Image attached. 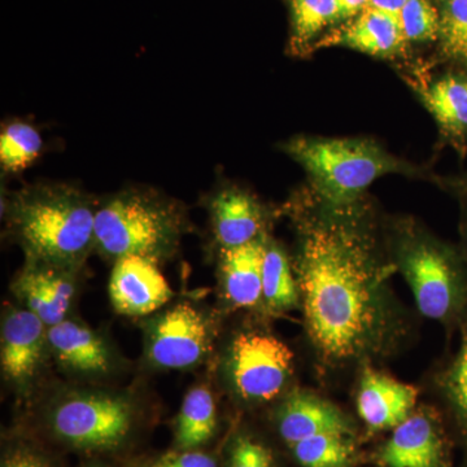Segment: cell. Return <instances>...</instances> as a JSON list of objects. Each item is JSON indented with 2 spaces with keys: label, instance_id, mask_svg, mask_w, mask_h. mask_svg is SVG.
Wrapping results in <instances>:
<instances>
[{
  "label": "cell",
  "instance_id": "cell-1",
  "mask_svg": "<svg viewBox=\"0 0 467 467\" xmlns=\"http://www.w3.org/2000/svg\"><path fill=\"white\" fill-rule=\"evenodd\" d=\"M339 209L304 226L297 284L306 331L330 364H349L382 352L395 337L389 269L370 236Z\"/></svg>",
  "mask_w": 467,
  "mask_h": 467
},
{
  "label": "cell",
  "instance_id": "cell-2",
  "mask_svg": "<svg viewBox=\"0 0 467 467\" xmlns=\"http://www.w3.org/2000/svg\"><path fill=\"white\" fill-rule=\"evenodd\" d=\"M91 199L67 184H38L15 193L8 221L30 263L76 272L95 247Z\"/></svg>",
  "mask_w": 467,
  "mask_h": 467
},
{
  "label": "cell",
  "instance_id": "cell-3",
  "mask_svg": "<svg viewBox=\"0 0 467 467\" xmlns=\"http://www.w3.org/2000/svg\"><path fill=\"white\" fill-rule=\"evenodd\" d=\"M184 227L174 202L150 192L117 193L97 209L95 247L115 261L140 256L159 263L177 250Z\"/></svg>",
  "mask_w": 467,
  "mask_h": 467
},
{
  "label": "cell",
  "instance_id": "cell-4",
  "mask_svg": "<svg viewBox=\"0 0 467 467\" xmlns=\"http://www.w3.org/2000/svg\"><path fill=\"white\" fill-rule=\"evenodd\" d=\"M285 150L333 209H348L378 178L402 171L400 161L367 140L300 137Z\"/></svg>",
  "mask_w": 467,
  "mask_h": 467
},
{
  "label": "cell",
  "instance_id": "cell-5",
  "mask_svg": "<svg viewBox=\"0 0 467 467\" xmlns=\"http://www.w3.org/2000/svg\"><path fill=\"white\" fill-rule=\"evenodd\" d=\"M399 267L420 315L451 324L467 309V264L450 245L431 236L411 235L399 248Z\"/></svg>",
  "mask_w": 467,
  "mask_h": 467
},
{
  "label": "cell",
  "instance_id": "cell-6",
  "mask_svg": "<svg viewBox=\"0 0 467 467\" xmlns=\"http://www.w3.org/2000/svg\"><path fill=\"white\" fill-rule=\"evenodd\" d=\"M130 396L109 391L67 393L52 408L50 426L58 441L76 450L110 451L121 447L135 426Z\"/></svg>",
  "mask_w": 467,
  "mask_h": 467
},
{
  "label": "cell",
  "instance_id": "cell-7",
  "mask_svg": "<svg viewBox=\"0 0 467 467\" xmlns=\"http://www.w3.org/2000/svg\"><path fill=\"white\" fill-rule=\"evenodd\" d=\"M292 368L291 349L273 335H236L227 350V378L234 392L245 401L275 399L287 386Z\"/></svg>",
  "mask_w": 467,
  "mask_h": 467
},
{
  "label": "cell",
  "instance_id": "cell-8",
  "mask_svg": "<svg viewBox=\"0 0 467 467\" xmlns=\"http://www.w3.org/2000/svg\"><path fill=\"white\" fill-rule=\"evenodd\" d=\"M213 327L205 313L181 303L152 322L147 337V358L160 368H189L207 358Z\"/></svg>",
  "mask_w": 467,
  "mask_h": 467
},
{
  "label": "cell",
  "instance_id": "cell-9",
  "mask_svg": "<svg viewBox=\"0 0 467 467\" xmlns=\"http://www.w3.org/2000/svg\"><path fill=\"white\" fill-rule=\"evenodd\" d=\"M48 347V327L26 308L8 309L0 334V367L5 380L17 387L32 382Z\"/></svg>",
  "mask_w": 467,
  "mask_h": 467
},
{
  "label": "cell",
  "instance_id": "cell-10",
  "mask_svg": "<svg viewBox=\"0 0 467 467\" xmlns=\"http://www.w3.org/2000/svg\"><path fill=\"white\" fill-rule=\"evenodd\" d=\"M109 296L119 315L140 317L164 306L173 296L158 263L140 256L116 260L109 281Z\"/></svg>",
  "mask_w": 467,
  "mask_h": 467
},
{
  "label": "cell",
  "instance_id": "cell-11",
  "mask_svg": "<svg viewBox=\"0 0 467 467\" xmlns=\"http://www.w3.org/2000/svg\"><path fill=\"white\" fill-rule=\"evenodd\" d=\"M75 272L45 264L30 263L21 270L12 290L26 308L51 327L67 319L75 299Z\"/></svg>",
  "mask_w": 467,
  "mask_h": 467
},
{
  "label": "cell",
  "instance_id": "cell-12",
  "mask_svg": "<svg viewBox=\"0 0 467 467\" xmlns=\"http://www.w3.org/2000/svg\"><path fill=\"white\" fill-rule=\"evenodd\" d=\"M279 434L288 445L322 434L352 436L348 417L330 401L308 391H294L276 411Z\"/></svg>",
  "mask_w": 467,
  "mask_h": 467
},
{
  "label": "cell",
  "instance_id": "cell-13",
  "mask_svg": "<svg viewBox=\"0 0 467 467\" xmlns=\"http://www.w3.org/2000/svg\"><path fill=\"white\" fill-rule=\"evenodd\" d=\"M417 398L416 387L368 368L359 382L358 416L374 431L395 429L413 414Z\"/></svg>",
  "mask_w": 467,
  "mask_h": 467
},
{
  "label": "cell",
  "instance_id": "cell-14",
  "mask_svg": "<svg viewBox=\"0 0 467 467\" xmlns=\"http://www.w3.org/2000/svg\"><path fill=\"white\" fill-rule=\"evenodd\" d=\"M380 461L386 467H445V444L434 418L411 414L395 427Z\"/></svg>",
  "mask_w": 467,
  "mask_h": 467
},
{
  "label": "cell",
  "instance_id": "cell-15",
  "mask_svg": "<svg viewBox=\"0 0 467 467\" xmlns=\"http://www.w3.org/2000/svg\"><path fill=\"white\" fill-rule=\"evenodd\" d=\"M48 348L61 367L81 376H106L113 368V355L106 340L70 319L48 327Z\"/></svg>",
  "mask_w": 467,
  "mask_h": 467
},
{
  "label": "cell",
  "instance_id": "cell-16",
  "mask_svg": "<svg viewBox=\"0 0 467 467\" xmlns=\"http://www.w3.org/2000/svg\"><path fill=\"white\" fill-rule=\"evenodd\" d=\"M265 236L239 247L221 248V276L226 299L238 308H251L263 300Z\"/></svg>",
  "mask_w": 467,
  "mask_h": 467
},
{
  "label": "cell",
  "instance_id": "cell-17",
  "mask_svg": "<svg viewBox=\"0 0 467 467\" xmlns=\"http://www.w3.org/2000/svg\"><path fill=\"white\" fill-rule=\"evenodd\" d=\"M212 220L221 248L239 247L260 238L263 213L256 201L238 189H226L212 202Z\"/></svg>",
  "mask_w": 467,
  "mask_h": 467
},
{
  "label": "cell",
  "instance_id": "cell-18",
  "mask_svg": "<svg viewBox=\"0 0 467 467\" xmlns=\"http://www.w3.org/2000/svg\"><path fill=\"white\" fill-rule=\"evenodd\" d=\"M423 104L457 150L467 147V75L448 73L420 90Z\"/></svg>",
  "mask_w": 467,
  "mask_h": 467
},
{
  "label": "cell",
  "instance_id": "cell-19",
  "mask_svg": "<svg viewBox=\"0 0 467 467\" xmlns=\"http://www.w3.org/2000/svg\"><path fill=\"white\" fill-rule=\"evenodd\" d=\"M331 41L378 57L401 54L407 45L398 21L371 8H365Z\"/></svg>",
  "mask_w": 467,
  "mask_h": 467
},
{
  "label": "cell",
  "instance_id": "cell-20",
  "mask_svg": "<svg viewBox=\"0 0 467 467\" xmlns=\"http://www.w3.org/2000/svg\"><path fill=\"white\" fill-rule=\"evenodd\" d=\"M217 429V407L213 393L205 386L193 387L184 396L175 425V445L180 451L196 450L207 444Z\"/></svg>",
  "mask_w": 467,
  "mask_h": 467
},
{
  "label": "cell",
  "instance_id": "cell-21",
  "mask_svg": "<svg viewBox=\"0 0 467 467\" xmlns=\"http://www.w3.org/2000/svg\"><path fill=\"white\" fill-rule=\"evenodd\" d=\"M263 300L275 312H285L299 306V284L292 273L290 261L275 244H266L263 269Z\"/></svg>",
  "mask_w": 467,
  "mask_h": 467
},
{
  "label": "cell",
  "instance_id": "cell-22",
  "mask_svg": "<svg viewBox=\"0 0 467 467\" xmlns=\"http://www.w3.org/2000/svg\"><path fill=\"white\" fill-rule=\"evenodd\" d=\"M352 436L322 434L291 445L303 467H349L355 459Z\"/></svg>",
  "mask_w": 467,
  "mask_h": 467
},
{
  "label": "cell",
  "instance_id": "cell-23",
  "mask_svg": "<svg viewBox=\"0 0 467 467\" xmlns=\"http://www.w3.org/2000/svg\"><path fill=\"white\" fill-rule=\"evenodd\" d=\"M43 147L42 138L32 125L14 122L0 135V165L8 173L24 171L36 161Z\"/></svg>",
  "mask_w": 467,
  "mask_h": 467
},
{
  "label": "cell",
  "instance_id": "cell-24",
  "mask_svg": "<svg viewBox=\"0 0 467 467\" xmlns=\"http://www.w3.org/2000/svg\"><path fill=\"white\" fill-rule=\"evenodd\" d=\"M292 43L312 41L326 26L340 20L337 0H292Z\"/></svg>",
  "mask_w": 467,
  "mask_h": 467
},
{
  "label": "cell",
  "instance_id": "cell-25",
  "mask_svg": "<svg viewBox=\"0 0 467 467\" xmlns=\"http://www.w3.org/2000/svg\"><path fill=\"white\" fill-rule=\"evenodd\" d=\"M442 52L467 67V0H447L441 14Z\"/></svg>",
  "mask_w": 467,
  "mask_h": 467
},
{
  "label": "cell",
  "instance_id": "cell-26",
  "mask_svg": "<svg viewBox=\"0 0 467 467\" xmlns=\"http://www.w3.org/2000/svg\"><path fill=\"white\" fill-rule=\"evenodd\" d=\"M399 26L407 42L439 39L441 14L430 0H408L399 16Z\"/></svg>",
  "mask_w": 467,
  "mask_h": 467
},
{
  "label": "cell",
  "instance_id": "cell-27",
  "mask_svg": "<svg viewBox=\"0 0 467 467\" xmlns=\"http://www.w3.org/2000/svg\"><path fill=\"white\" fill-rule=\"evenodd\" d=\"M444 389L451 407L467 425V326L459 352L445 374Z\"/></svg>",
  "mask_w": 467,
  "mask_h": 467
},
{
  "label": "cell",
  "instance_id": "cell-28",
  "mask_svg": "<svg viewBox=\"0 0 467 467\" xmlns=\"http://www.w3.org/2000/svg\"><path fill=\"white\" fill-rule=\"evenodd\" d=\"M229 467H275L272 451L263 442L248 435L234 441L230 450Z\"/></svg>",
  "mask_w": 467,
  "mask_h": 467
},
{
  "label": "cell",
  "instance_id": "cell-29",
  "mask_svg": "<svg viewBox=\"0 0 467 467\" xmlns=\"http://www.w3.org/2000/svg\"><path fill=\"white\" fill-rule=\"evenodd\" d=\"M156 467H217V463L204 451L190 450L171 454Z\"/></svg>",
  "mask_w": 467,
  "mask_h": 467
},
{
  "label": "cell",
  "instance_id": "cell-30",
  "mask_svg": "<svg viewBox=\"0 0 467 467\" xmlns=\"http://www.w3.org/2000/svg\"><path fill=\"white\" fill-rule=\"evenodd\" d=\"M2 467H50L41 454L29 448H17L3 459Z\"/></svg>",
  "mask_w": 467,
  "mask_h": 467
},
{
  "label": "cell",
  "instance_id": "cell-31",
  "mask_svg": "<svg viewBox=\"0 0 467 467\" xmlns=\"http://www.w3.org/2000/svg\"><path fill=\"white\" fill-rule=\"evenodd\" d=\"M408 0H368L367 8L376 9L398 21Z\"/></svg>",
  "mask_w": 467,
  "mask_h": 467
},
{
  "label": "cell",
  "instance_id": "cell-32",
  "mask_svg": "<svg viewBox=\"0 0 467 467\" xmlns=\"http://www.w3.org/2000/svg\"><path fill=\"white\" fill-rule=\"evenodd\" d=\"M340 20L358 16L368 5V0H337Z\"/></svg>",
  "mask_w": 467,
  "mask_h": 467
},
{
  "label": "cell",
  "instance_id": "cell-33",
  "mask_svg": "<svg viewBox=\"0 0 467 467\" xmlns=\"http://www.w3.org/2000/svg\"><path fill=\"white\" fill-rule=\"evenodd\" d=\"M461 186H462L463 190L467 192V174L465 175V178H463L462 182H461Z\"/></svg>",
  "mask_w": 467,
  "mask_h": 467
},
{
  "label": "cell",
  "instance_id": "cell-34",
  "mask_svg": "<svg viewBox=\"0 0 467 467\" xmlns=\"http://www.w3.org/2000/svg\"><path fill=\"white\" fill-rule=\"evenodd\" d=\"M465 239H466V248H467V216H466V225H465Z\"/></svg>",
  "mask_w": 467,
  "mask_h": 467
},
{
  "label": "cell",
  "instance_id": "cell-35",
  "mask_svg": "<svg viewBox=\"0 0 467 467\" xmlns=\"http://www.w3.org/2000/svg\"><path fill=\"white\" fill-rule=\"evenodd\" d=\"M442 2H447V0H442Z\"/></svg>",
  "mask_w": 467,
  "mask_h": 467
}]
</instances>
